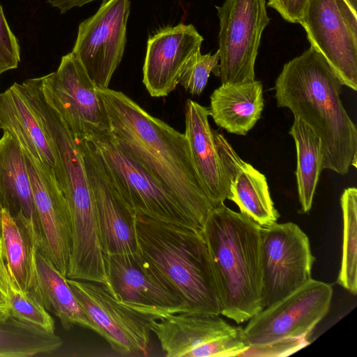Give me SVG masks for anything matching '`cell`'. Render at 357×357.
Instances as JSON below:
<instances>
[{
  "mask_svg": "<svg viewBox=\"0 0 357 357\" xmlns=\"http://www.w3.org/2000/svg\"><path fill=\"white\" fill-rule=\"evenodd\" d=\"M96 89L116 143L163 186L202 231L214 207L196 172L184 133L151 116L123 92Z\"/></svg>",
  "mask_w": 357,
  "mask_h": 357,
  "instance_id": "cell-1",
  "label": "cell"
},
{
  "mask_svg": "<svg viewBox=\"0 0 357 357\" xmlns=\"http://www.w3.org/2000/svg\"><path fill=\"white\" fill-rule=\"evenodd\" d=\"M342 84L312 47L286 63L275 82L278 107L290 109L320 138L323 169L340 175L357 164V128L343 106Z\"/></svg>",
  "mask_w": 357,
  "mask_h": 357,
  "instance_id": "cell-2",
  "label": "cell"
},
{
  "mask_svg": "<svg viewBox=\"0 0 357 357\" xmlns=\"http://www.w3.org/2000/svg\"><path fill=\"white\" fill-rule=\"evenodd\" d=\"M261 227L224 204L213 208L202 231L220 303V314L237 324L261 307Z\"/></svg>",
  "mask_w": 357,
  "mask_h": 357,
  "instance_id": "cell-3",
  "label": "cell"
},
{
  "mask_svg": "<svg viewBox=\"0 0 357 357\" xmlns=\"http://www.w3.org/2000/svg\"><path fill=\"white\" fill-rule=\"evenodd\" d=\"M138 251L188 312L220 314L221 303L202 231L136 213Z\"/></svg>",
  "mask_w": 357,
  "mask_h": 357,
  "instance_id": "cell-4",
  "label": "cell"
},
{
  "mask_svg": "<svg viewBox=\"0 0 357 357\" xmlns=\"http://www.w3.org/2000/svg\"><path fill=\"white\" fill-rule=\"evenodd\" d=\"M354 0H309L299 20L310 46L342 85L357 90V15Z\"/></svg>",
  "mask_w": 357,
  "mask_h": 357,
  "instance_id": "cell-5",
  "label": "cell"
},
{
  "mask_svg": "<svg viewBox=\"0 0 357 357\" xmlns=\"http://www.w3.org/2000/svg\"><path fill=\"white\" fill-rule=\"evenodd\" d=\"M87 139L94 145L120 193L135 213L198 230L163 186L122 150L110 130Z\"/></svg>",
  "mask_w": 357,
  "mask_h": 357,
  "instance_id": "cell-6",
  "label": "cell"
},
{
  "mask_svg": "<svg viewBox=\"0 0 357 357\" xmlns=\"http://www.w3.org/2000/svg\"><path fill=\"white\" fill-rule=\"evenodd\" d=\"M215 8L220 20L218 52L222 85L255 81L261 35L269 23L266 0H225Z\"/></svg>",
  "mask_w": 357,
  "mask_h": 357,
  "instance_id": "cell-7",
  "label": "cell"
},
{
  "mask_svg": "<svg viewBox=\"0 0 357 357\" xmlns=\"http://www.w3.org/2000/svg\"><path fill=\"white\" fill-rule=\"evenodd\" d=\"M262 310L304 285L314 261L310 241L295 223H274L261 229Z\"/></svg>",
  "mask_w": 357,
  "mask_h": 357,
  "instance_id": "cell-8",
  "label": "cell"
},
{
  "mask_svg": "<svg viewBox=\"0 0 357 357\" xmlns=\"http://www.w3.org/2000/svg\"><path fill=\"white\" fill-rule=\"evenodd\" d=\"M331 284L311 279L253 316L243 329L250 346L307 337L328 313Z\"/></svg>",
  "mask_w": 357,
  "mask_h": 357,
  "instance_id": "cell-9",
  "label": "cell"
},
{
  "mask_svg": "<svg viewBox=\"0 0 357 357\" xmlns=\"http://www.w3.org/2000/svg\"><path fill=\"white\" fill-rule=\"evenodd\" d=\"M43 91L71 134L79 139L110 130L97 87L77 58L63 56L56 71L42 77Z\"/></svg>",
  "mask_w": 357,
  "mask_h": 357,
  "instance_id": "cell-10",
  "label": "cell"
},
{
  "mask_svg": "<svg viewBox=\"0 0 357 357\" xmlns=\"http://www.w3.org/2000/svg\"><path fill=\"white\" fill-rule=\"evenodd\" d=\"M109 284L123 305L148 318L187 311L163 277L140 254H105Z\"/></svg>",
  "mask_w": 357,
  "mask_h": 357,
  "instance_id": "cell-11",
  "label": "cell"
},
{
  "mask_svg": "<svg viewBox=\"0 0 357 357\" xmlns=\"http://www.w3.org/2000/svg\"><path fill=\"white\" fill-rule=\"evenodd\" d=\"M129 0H105L93 16L79 25L71 52L98 89L109 88L126 43Z\"/></svg>",
  "mask_w": 357,
  "mask_h": 357,
  "instance_id": "cell-12",
  "label": "cell"
},
{
  "mask_svg": "<svg viewBox=\"0 0 357 357\" xmlns=\"http://www.w3.org/2000/svg\"><path fill=\"white\" fill-rule=\"evenodd\" d=\"M67 282L96 333L113 350L125 355L148 354L151 318L123 305L102 283L69 278Z\"/></svg>",
  "mask_w": 357,
  "mask_h": 357,
  "instance_id": "cell-13",
  "label": "cell"
},
{
  "mask_svg": "<svg viewBox=\"0 0 357 357\" xmlns=\"http://www.w3.org/2000/svg\"><path fill=\"white\" fill-rule=\"evenodd\" d=\"M77 140L93 195L105 254L138 252L136 213L120 193L93 143L88 139Z\"/></svg>",
  "mask_w": 357,
  "mask_h": 357,
  "instance_id": "cell-14",
  "label": "cell"
},
{
  "mask_svg": "<svg viewBox=\"0 0 357 357\" xmlns=\"http://www.w3.org/2000/svg\"><path fill=\"white\" fill-rule=\"evenodd\" d=\"M24 151L40 225L39 250L66 277L72 249V224L68 202L54 169L24 149Z\"/></svg>",
  "mask_w": 357,
  "mask_h": 357,
  "instance_id": "cell-15",
  "label": "cell"
},
{
  "mask_svg": "<svg viewBox=\"0 0 357 357\" xmlns=\"http://www.w3.org/2000/svg\"><path fill=\"white\" fill-rule=\"evenodd\" d=\"M203 40L192 24L182 23L149 38L143 83L151 96H167L176 89L185 64L200 50Z\"/></svg>",
  "mask_w": 357,
  "mask_h": 357,
  "instance_id": "cell-16",
  "label": "cell"
},
{
  "mask_svg": "<svg viewBox=\"0 0 357 357\" xmlns=\"http://www.w3.org/2000/svg\"><path fill=\"white\" fill-rule=\"evenodd\" d=\"M213 133L227 180V199L261 227L277 222L280 214L264 174L243 160L223 135L213 130Z\"/></svg>",
  "mask_w": 357,
  "mask_h": 357,
  "instance_id": "cell-17",
  "label": "cell"
},
{
  "mask_svg": "<svg viewBox=\"0 0 357 357\" xmlns=\"http://www.w3.org/2000/svg\"><path fill=\"white\" fill-rule=\"evenodd\" d=\"M149 326L167 357H202L213 340L234 333L220 314L183 311L149 321Z\"/></svg>",
  "mask_w": 357,
  "mask_h": 357,
  "instance_id": "cell-18",
  "label": "cell"
},
{
  "mask_svg": "<svg viewBox=\"0 0 357 357\" xmlns=\"http://www.w3.org/2000/svg\"><path fill=\"white\" fill-rule=\"evenodd\" d=\"M209 116L208 108L190 99L186 101L184 135L196 172L215 208L224 204L229 188Z\"/></svg>",
  "mask_w": 357,
  "mask_h": 357,
  "instance_id": "cell-19",
  "label": "cell"
},
{
  "mask_svg": "<svg viewBox=\"0 0 357 357\" xmlns=\"http://www.w3.org/2000/svg\"><path fill=\"white\" fill-rule=\"evenodd\" d=\"M0 206L12 215H23L40 230L28 167L18 141L3 131L0 139Z\"/></svg>",
  "mask_w": 357,
  "mask_h": 357,
  "instance_id": "cell-20",
  "label": "cell"
},
{
  "mask_svg": "<svg viewBox=\"0 0 357 357\" xmlns=\"http://www.w3.org/2000/svg\"><path fill=\"white\" fill-rule=\"evenodd\" d=\"M2 236L10 285L22 292L36 291V253L40 241L34 225L23 215H12L2 208Z\"/></svg>",
  "mask_w": 357,
  "mask_h": 357,
  "instance_id": "cell-21",
  "label": "cell"
},
{
  "mask_svg": "<svg viewBox=\"0 0 357 357\" xmlns=\"http://www.w3.org/2000/svg\"><path fill=\"white\" fill-rule=\"evenodd\" d=\"M210 116L228 132L246 135L261 118L264 109L261 82L222 85L211 95Z\"/></svg>",
  "mask_w": 357,
  "mask_h": 357,
  "instance_id": "cell-22",
  "label": "cell"
},
{
  "mask_svg": "<svg viewBox=\"0 0 357 357\" xmlns=\"http://www.w3.org/2000/svg\"><path fill=\"white\" fill-rule=\"evenodd\" d=\"M0 129L11 134L32 156L54 169L56 160L50 140L14 84L0 93Z\"/></svg>",
  "mask_w": 357,
  "mask_h": 357,
  "instance_id": "cell-23",
  "label": "cell"
},
{
  "mask_svg": "<svg viewBox=\"0 0 357 357\" xmlns=\"http://www.w3.org/2000/svg\"><path fill=\"white\" fill-rule=\"evenodd\" d=\"M36 268L38 288L35 292L46 310L54 314L66 330L79 326L96 332L95 326L70 289L67 278L39 249L36 253Z\"/></svg>",
  "mask_w": 357,
  "mask_h": 357,
  "instance_id": "cell-24",
  "label": "cell"
},
{
  "mask_svg": "<svg viewBox=\"0 0 357 357\" xmlns=\"http://www.w3.org/2000/svg\"><path fill=\"white\" fill-rule=\"evenodd\" d=\"M289 133L296 149V178L301 212L307 213L323 169V151L320 138L299 117L294 116Z\"/></svg>",
  "mask_w": 357,
  "mask_h": 357,
  "instance_id": "cell-25",
  "label": "cell"
},
{
  "mask_svg": "<svg viewBox=\"0 0 357 357\" xmlns=\"http://www.w3.org/2000/svg\"><path fill=\"white\" fill-rule=\"evenodd\" d=\"M63 344L55 333H49L0 311V357H31L50 354Z\"/></svg>",
  "mask_w": 357,
  "mask_h": 357,
  "instance_id": "cell-26",
  "label": "cell"
},
{
  "mask_svg": "<svg viewBox=\"0 0 357 357\" xmlns=\"http://www.w3.org/2000/svg\"><path fill=\"white\" fill-rule=\"evenodd\" d=\"M343 217V243L340 270L337 282L357 293V189H344L340 198Z\"/></svg>",
  "mask_w": 357,
  "mask_h": 357,
  "instance_id": "cell-27",
  "label": "cell"
},
{
  "mask_svg": "<svg viewBox=\"0 0 357 357\" xmlns=\"http://www.w3.org/2000/svg\"><path fill=\"white\" fill-rule=\"evenodd\" d=\"M9 312L15 319L49 333H55L54 321L34 290L22 292L10 285Z\"/></svg>",
  "mask_w": 357,
  "mask_h": 357,
  "instance_id": "cell-28",
  "label": "cell"
},
{
  "mask_svg": "<svg viewBox=\"0 0 357 357\" xmlns=\"http://www.w3.org/2000/svg\"><path fill=\"white\" fill-rule=\"evenodd\" d=\"M219 54H202L195 52L185 64L178 79V84L192 95L199 96L204 90L211 73L220 77Z\"/></svg>",
  "mask_w": 357,
  "mask_h": 357,
  "instance_id": "cell-29",
  "label": "cell"
},
{
  "mask_svg": "<svg viewBox=\"0 0 357 357\" xmlns=\"http://www.w3.org/2000/svg\"><path fill=\"white\" fill-rule=\"evenodd\" d=\"M20 49L17 39L10 29L0 4V75L18 67Z\"/></svg>",
  "mask_w": 357,
  "mask_h": 357,
  "instance_id": "cell-30",
  "label": "cell"
},
{
  "mask_svg": "<svg viewBox=\"0 0 357 357\" xmlns=\"http://www.w3.org/2000/svg\"><path fill=\"white\" fill-rule=\"evenodd\" d=\"M309 344L307 337L279 341L272 344L250 346L239 356H283L290 355Z\"/></svg>",
  "mask_w": 357,
  "mask_h": 357,
  "instance_id": "cell-31",
  "label": "cell"
},
{
  "mask_svg": "<svg viewBox=\"0 0 357 357\" xmlns=\"http://www.w3.org/2000/svg\"><path fill=\"white\" fill-rule=\"evenodd\" d=\"M309 0H268V6L275 9L291 23H298Z\"/></svg>",
  "mask_w": 357,
  "mask_h": 357,
  "instance_id": "cell-32",
  "label": "cell"
},
{
  "mask_svg": "<svg viewBox=\"0 0 357 357\" xmlns=\"http://www.w3.org/2000/svg\"><path fill=\"white\" fill-rule=\"evenodd\" d=\"M10 278L7 270L5 248L2 236V208L0 206V287L7 296Z\"/></svg>",
  "mask_w": 357,
  "mask_h": 357,
  "instance_id": "cell-33",
  "label": "cell"
},
{
  "mask_svg": "<svg viewBox=\"0 0 357 357\" xmlns=\"http://www.w3.org/2000/svg\"><path fill=\"white\" fill-rule=\"evenodd\" d=\"M95 0H47L53 7L58 8L64 13L75 7L82 6Z\"/></svg>",
  "mask_w": 357,
  "mask_h": 357,
  "instance_id": "cell-34",
  "label": "cell"
},
{
  "mask_svg": "<svg viewBox=\"0 0 357 357\" xmlns=\"http://www.w3.org/2000/svg\"><path fill=\"white\" fill-rule=\"evenodd\" d=\"M0 311H9V303L8 298L0 287Z\"/></svg>",
  "mask_w": 357,
  "mask_h": 357,
  "instance_id": "cell-35",
  "label": "cell"
},
{
  "mask_svg": "<svg viewBox=\"0 0 357 357\" xmlns=\"http://www.w3.org/2000/svg\"><path fill=\"white\" fill-rule=\"evenodd\" d=\"M355 1H356V0H354Z\"/></svg>",
  "mask_w": 357,
  "mask_h": 357,
  "instance_id": "cell-36",
  "label": "cell"
}]
</instances>
